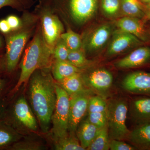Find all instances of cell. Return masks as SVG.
I'll use <instances>...</instances> for the list:
<instances>
[{
    "mask_svg": "<svg viewBox=\"0 0 150 150\" xmlns=\"http://www.w3.org/2000/svg\"><path fill=\"white\" fill-rule=\"evenodd\" d=\"M53 55L54 50L47 45L43 35L40 32L36 34L25 51L21 63L20 76L14 90L27 81L36 70L48 69Z\"/></svg>",
    "mask_w": 150,
    "mask_h": 150,
    "instance_id": "obj_2",
    "label": "cell"
},
{
    "mask_svg": "<svg viewBox=\"0 0 150 150\" xmlns=\"http://www.w3.org/2000/svg\"><path fill=\"white\" fill-rule=\"evenodd\" d=\"M150 63V48L141 46L116 62L114 65L121 69L138 68Z\"/></svg>",
    "mask_w": 150,
    "mask_h": 150,
    "instance_id": "obj_11",
    "label": "cell"
},
{
    "mask_svg": "<svg viewBox=\"0 0 150 150\" xmlns=\"http://www.w3.org/2000/svg\"><path fill=\"white\" fill-rule=\"evenodd\" d=\"M36 70L30 76L29 97L41 130L47 132L56 106V84L50 74Z\"/></svg>",
    "mask_w": 150,
    "mask_h": 150,
    "instance_id": "obj_1",
    "label": "cell"
},
{
    "mask_svg": "<svg viewBox=\"0 0 150 150\" xmlns=\"http://www.w3.org/2000/svg\"><path fill=\"white\" fill-rule=\"evenodd\" d=\"M112 29L109 25H103L97 28L89 38L87 48L89 52L100 50L105 45L110 36Z\"/></svg>",
    "mask_w": 150,
    "mask_h": 150,
    "instance_id": "obj_17",
    "label": "cell"
},
{
    "mask_svg": "<svg viewBox=\"0 0 150 150\" xmlns=\"http://www.w3.org/2000/svg\"><path fill=\"white\" fill-rule=\"evenodd\" d=\"M67 61L79 69L84 68L90 64L86 58L83 51L80 49L70 51Z\"/></svg>",
    "mask_w": 150,
    "mask_h": 150,
    "instance_id": "obj_25",
    "label": "cell"
},
{
    "mask_svg": "<svg viewBox=\"0 0 150 150\" xmlns=\"http://www.w3.org/2000/svg\"><path fill=\"white\" fill-rule=\"evenodd\" d=\"M107 103V126L110 139L127 141L130 132L126 124L129 110L127 100L116 98Z\"/></svg>",
    "mask_w": 150,
    "mask_h": 150,
    "instance_id": "obj_3",
    "label": "cell"
},
{
    "mask_svg": "<svg viewBox=\"0 0 150 150\" xmlns=\"http://www.w3.org/2000/svg\"><path fill=\"white\" fill-rule=\"evenodd\" d=\"M43 36L47 45L54 50L58 40L64 31L60 20L55 15L45 13L42 17Z\"/></svg>",
    "mask_w": 150,
    "mask_h": 150,
    "instance_id": "obj_10",
    "label": "cell"
},
{
    "mask_svg": "<svg viewBox=\"0 0 150 150\" xmlns=\"http://www.w3.org/2000/svg\"><path fill=\"white\" fill-rule=\"evenodd\" d=\"M121 8L126 16L139 18L145 17V13L141 0H122Z\"/></svg>",
    "mask_w": 150,
    "mask_h": 150,
    "instance_id": "obj_23",
    "label": "cell"
},
{
    "mask_svg": "<svg viewBox=\"0 0 150 150\" xmlns=\"http://www.w3.org/2000/svg\"><path fill=\"white\" fill-rule=\"evenodd\" d=\"M78 128L76 131L78 140L82 147L86 150L96 136L99 129L87 119L79 125Z\"/></svg>",
    "mask_w": 150,
    "mask_h": 150,
    "instance_id": "obj_18",
    "label": "cell"
},
{
    "mask_svg": "<svg viewBox=\"0 0 150 150\" xmlns=\"http://www.w3.org/2000/svg\"><path fill=\"white\" fill-rule=\"evenodd\" d=\"M55 147L57 150H85L75 134L69 133L64 137L54 140Z\"/></svg>",
    "mask_w": 150,
    "mask_h": 150,
    "instance_id": "obj_21",
    "label": "cell"
},
{
    "mask_svg": "<svg viewBox=\"0 0 150 150\" xmlns=\"http://www.w3.org/2000/svg\"><path fill=\"white\" fill-rule=\"evenodd\" d=\"M29 36V32L22 30L11 35L7 41L6 62L9 72L16 67Z\"/></svg>",
    "mask_w": 150,
    "mask_h": 150,
    "instance_id": "obj_7",
    "label": "cell"
},
{
    "mask_svg": "<svg viewBox=\"0 0 150 150\" xmlns=\"http://www.w3.org/2000/svg\"><path fill=\"white\" fill-rule=\"evenodd\" d=\"M58 82V84L67 92L69 96L77 93L87 88L84 83L80 72L67 77Z\"/></svg>",
    "mask_w": 150,
    "mask_h": 150,
    "instance_id": "obj_19",
    "label": "cell"
},
{
    "mask_svg": "<svg viewBox=\"0 0 150 150\" xmlns=\"http://www.w3.org/2000/svg\"><path fill=\"white\" fill-rule=\"evenodd\" d=\"M82 76L86 87L103 98L107 96L112 87V75L103 68L96 69Z\"/></svg>",
    "mask_w": 150,
    "mask_h": 150,
    "instance_id": "obj_6",
    "label": "cell"
},
{
    "mask_svg": "<svg viewBox=\"0 0 150 150\" xmlns=\"http://www.w3.org/2000/svg\"><path fill=\"white\" fill-rule=\"evenodd\" d=\"M127 141L137 149L150 150V122L136 125Z\"/></svg>",
    "mask_w": 150,
    "mask_h": 150,
    "instance_id": "obj_16",
    "label": "cell"
},
{
    "mask_svg": "<svg viewBox=\"0 0 150 150\" xmlns=\"http://www.w3.org/2000/svg\"><path fill=\"white\" fill-rule=\"evenodd\" d=\"M145 8L146 9L147 11H150V3L146 4V5L145 6Z\"/></svg>",
    "mask_w": 150,
    "mask_h": 150,
    "instance_id": "obj_38",
    "label": "cell"
},
{
    "mask_svg": "<svg viewBox=\"0 0 150 150\" xmlns=\"http://www.w3.org/2000/svg\"><path fill=\"white\" fill-rule=\"evenodd\" d=\"M70 50L64 42L60 38L54 49V55L57 61H67Z\"/></svg>",
    "mask_w": 150,
    "mask_h": 150,
    "instance_id": "obj_27",
    "label": "cell"
},
{
    "mask_svg": "<svg viewBox=\"0 0 150 150\" xmlns=\"http://www.w3.org/2000/svg\"><path fill=\"white\" fill-rule=\"evenodd\" d=\"M13 139L14 137L12 134L8 131L0 130V146L8 144Z\"/></svg>",
    "mask_w": 150,
    "mask_h": 150,
    "instance_id": "obj_32",
    "label": "cell"
},
{
    "mask_svg": "<svg viewBox=\"0 0 150 150\" xmlns=\"http://www.w3.org/2000/svg\"><path fill=\"white\" fill-rule=\"evenodd\" d=\"M144 43L135 35L118 30L109 44L107 55L109 57L117 56L131 48L142 46Z\"/></svg>",
    "mask_w": 150,
    "mask_h": 150,
    "instance_id": "obj_9",
    "label": "cell"
},
{
    "mask_svg": "<svg viewBox=\"0 0 150 150\" xmlns=\"http://www.w3.org/2000/svg\"><path fill=\"white\" fill-rule=\"evenodd\" d=\"M80 71V69L75 67L68 61L56 60L52 69L54 79L58 81Z\"/></svg>",
    "mask_w": 150,
    "mask_h": 150,
    "instance_id": "obj_20",
    "label": "cell"
},
{
    "mask_svg": "<svg viewBox=\"0 0 150 150\" xmlns=\"http://www.w3.org/2000/svg\"><path fill=\"white\" fill-rule=\"evenodd\" d=\"M94 93L86 88L70 96L69 132L75 134L81 121L88 112L89 100Z\"/></svg>",
    "mask_w": 150,
    "mask_h": 150,
    "instance_id": "obj_5",
    "label": "cell"
},
{
    "mask_svg": "<svg viewBox=\"0 0 150 150\" xmlns=\"http://www.w3.org/2000/svg\"><path fill=\"white\" fill-rule=\"evenodd\" d=\"M107 106V102L104 98L99 95H93L89 100L88 112H106Z\"/></svg>",
    "mask_w": 150,
    "mask_h": 150,
    "instance_id": "obj_26",
    "label": "cell"
},
{
    "mask_svg": "<svg viewBox=\"0 0 150 150\" xmlns=\"http://www.w3.org/2000/svg\"><path fill=\"white\" fill-rule=\"evenodd\" d=\"M87 120L99 129L107 126L106 112H89Z\"/></svg>",
    "mask_w": 150,
    "mask_h": 150,
    "instance_id": "obj_28",
    "label": "cell"
},
{
    "mask_svg": "<svg viewBox=\"0 0 150 150\" xmlns=\"http://www.w3.org/2000/svg\"><path fill=\"white\" fill-rule=\"evenodd\" d=\"M11 30H16L20 26L21 23L18 18L14 16H11L6 19Z\"/></svg>",
    "mask_w": 150,
    "mask_h": 150,
    "instance_id": "obj_33",
    "label": "cell"
},
{
    "mask_svg": "<svg viewBox=\"0 0 150 150\" xmlns=\"http://www.w3.org/2000/svg\"><path fill=\"white\" fill-rule=\"evenodd\" d=\"M56 106L51 118L54 140L64 137L69 133L70 96L62 87L56 83Z\"/></svg>",
    "mask_w": 150,
    "mask_h": 150,
    "instance_id": "obj_4",
    "label": "cell"
},
{
    "mask_svg": "<svg viewBox=\"0 0 150 150\" xmlns=\"http://www.w3.org/2000/svg\"><path fill=\"white\" fill-rule=\"evenodd\" d=\"M145 17L150 20V11H147V12L145 13Z\"/></svg>",
    "mask_w": 150,
    "mask_h": 150,
    "instance_id": "obj_36",
    "label": "cell"
},
{
    "mask_svg": "<svg viewBox=\"0 0 150 150\" xmlns=\"http://www.w3.org/2000/svg\"><path fill=\"white\" fill-rule=\"evenodd\" d=\"M129 109L131 119L136 125L150 122V97L133 100Z\"/></svg>",
    "mask_w": 150,
    "mask_h": 150,
    "instance_id": "obj_15",
    "label": "cell"
},
{
    "mask_svg": "<svg viewBox=\"0 0 150 150\" xmlns=\"http://www.w3.org/2000/svg\"><path fill=\"white\" fill-rule=\"evenodd\" d=\"M141 1L146 4L150 3V0H141Z\"/></svg>",
    "mask_w": 150,
    "mask_h": 150,
    "instance_id": "obj_39",
    "label": "cell"
},
{
    "mask_svg": "<svg viewBox=\"0 0 150 150\" xmlns=\"http://www.w3.org/2000/svg\"><path fill=\"white\" fill-rule=\"evenodd\" d=\"M13 148L17 150H40L44 149L45 148L40 142L27 140L17 143Z\"/></svg>",
    "mask_w": 150,
    "mask_h": 150,
    "instance_id": "obj_29",
    "label": "cell"
},
{
    "mask_svg": "<svg viewBox=\"0 0 150 150\" xmlns=\"http://www.w3.org/2000/svg\"><path fill=\"white\" fill-rule=\"evenodd\" d=\"M98 0H70V8L72 16L78 23H83L95 13Z\"/></svg>",
    "mask_w": 150,
    "mask_h": 150,
    "instance_id": "obj_12",
    "label": "cell"
},
{
    "mask_svg": "<svg viewBox=\"0 0 150 150\" xmlns=\"http://www.w3.org/2000/svg\"><path fill=\"white\" fill-rule=\"evenodd\" d=\"M11 30V29L6 20H3L0 21V30L1 32L6 33L9 32Z\"/></svg>",
    "mask_w": 150,
    "mask_h": 150,
    "instance_id": "obj_34",
    "label": "cell"
},
{
    "mask_svg": "<svg viewBox=\"0 0 150 150\" xmlns=\"http://www.w3.org/2000/svg\"><path fill=\"white\" fill-rule=\"evenodd\" d=\"M110 138L108 126L99 129L96 136L86 150H108L109 149Z\"/></svg>",
    "mask_w": 150,
    "mask_h": 150,
    "instance_id": "obj_22",
    "label": "cell"
},
{
    "mask_svg": "<svg viewBox=\"0 0 150 150\" xmlns=\"http://www.w3.org/2000/svg\"><path fill=\"white\" fill-rule=\"evenodd\" d=\"M4 86V82L2 80H0V91L2 89Z\"/></svg>",
    "mask_w": 150,
    "mask_h": 150,
    "instance_id": "obj_37",
    "label": "cell"
},
{
    "mask_svg": "<svg viewBox=\"0 0 150 150\" xmlns=\"http://www.w3.org/2000/svg\"><path fill=\"white\" fill-rule=\"evenodd\" d=\"M121 86L129 93L150 97V72L137 71L130 73L123 79Z\"/></svg>",
    "mask_w": 150,
    "mask_h": 150,
    "instance_id": "obj_8",
    "label": "cell"
},
{
    "mask_svg": "<svg viewBox=\"0 0 150 150\" xmlns=\"http://www.w3.org/2000/svg\"><path fill=\"white\" fill-rule=\"evenodd\" d=\"M14 114L16 120L25 128L33 131L37 130V121L24 97L20 98L16 103Z\"/></svg>",
    "mask_w": 150,
    "mask_h": 150,
    "instance_id": "obj_14",
    "label": "cell"
},
{
    "mask_svg": "<svg viewBox=\"0 0 150 150\" xmlns=\"http://www.w3.org/2000/svg\"><path fill=\"white\" fill-rule=\"evenodd\" d=\"M116 25L119 30L135 35L144 42L149 40L144 22L141 18L126 16L117 20Z\"/></svg>",
    "mask_w": 150,
    "mask_h": 150,
    "instance_id": "obj_13",
    "label": "cell"
},
{
    "mask_svg": "<svg viewBox=\"0 0 150 150\" xmlns=\"http://www.w3.org/2000/svg\"><path fill=\"white\" fill-rule=\"evenodd\" d=\"M2 46V40L0 38V48H1Z\"/></svg>",
    "mask_w": 150,
    "mask_h": 150,
    "instance_id": "obj_40",
    "label": "cell"
},
{
    "mask_svg": "<svg viewBox=\"0 0 150 150\" xmlns=\"http://www.w3.org/2000/svg\"><path fill=\"white\" fill-rule=\"evenodd\" d=\"M61 38L64 42L70 51L80 49L82 45L81 38L76 33L69 29L61 35Z\"/></svg>",
    "mask_w": 150,
    "mask_h": 150,
    "instance_id": "obj_24",
    "label": "cell"
},
{
    "mask_svg": "<svg viewBox=\"0 0 150 150\" xmlns=\"http://www.w3.org/2000/svg\"><path fill=\"white\" fill-rule=\"evenodd\" d=\"M119 0H102V7L108 15L113 16L117 13L120 8Z\"/></svg>",
    "mask_w": 150,
    "mask_h": 150,
    "instance_id": "obj_30",
    "label": "cell"
},
{
    "mask_svg": "<svg viewBox=\"0 0 150 150\" xmlns=\"http://www.w3.org/2000/svg\"><path fill=\"white\" fill-rule=\"evenodd\" d=\"M109 149L111 150H135L136 148L131 144L125 143L124 141L110 139Z\"/></svg>",
    "mask_w": 150,
    "mask_h": 150,
    "instance_id": "obj_31",
    "label": "cell"
},
{
    "mask_svg": "<svg viewBox=\"0 0 150 150\" xmlns=\"http://www.w3.org/2000/svg\"><path fill=\"white\" fill-rule=\"evenodd\" d=\"M16 4V0H0V8L5 6H13Z\"/></svg>",
    "mask_w": 150,
    "mask_h": 150,
    "instance_id": "obj_35",
    "label": "cell"
}]
</instances>
